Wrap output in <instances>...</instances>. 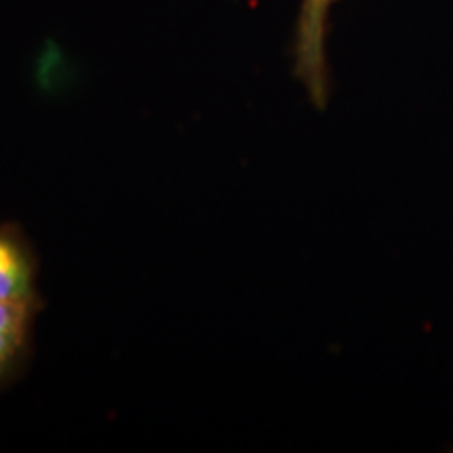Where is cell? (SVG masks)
<instances>
[{
  "mask_svg": "<svg viewBox=\"0 0 453 453\" xmlns=\"http://www.w3.org/2000/svg\"><path fill=\"white\" fill-rule=\"evenodd\" d=\"M340 0H300L294 36V76L307 88L313 104L324 110L330 97V67H327V26L330 13Z\"/></svg>",
  "mask_w": 453,
  "mask_h": 453,
  "instance_id": "1",
  "label": "cell"
},
{
  "mask_svg": "<svg viewBox=\"0 0 453 453\" xmlns=\"http://www.w3.org/2000/svg\"><path fill=\"white\" fill-rule=\"evenodd\" d=\"M0 303L42 307L36 254L13 225H0Z\"/></svg>",
  "mask_w": 453,
  "mask_h": 453,
  "instance_id": "2",
  "label": "cell"
},
{
  "mask_svg": "<svg viewBox=\"0 0 453 453\" xmlns=\"http://www.w3.org/2000/svg\"><path fill=\"white\" fill-rule=\"evenodd\" d=\"M38 309L0 303V388L24 367L32 344V324Z\"/></svg>",
  "mask_w": 453,
  "mask_h": 453,
  "instance_id": "3",
  "label": "cell"
}]
</instances>
